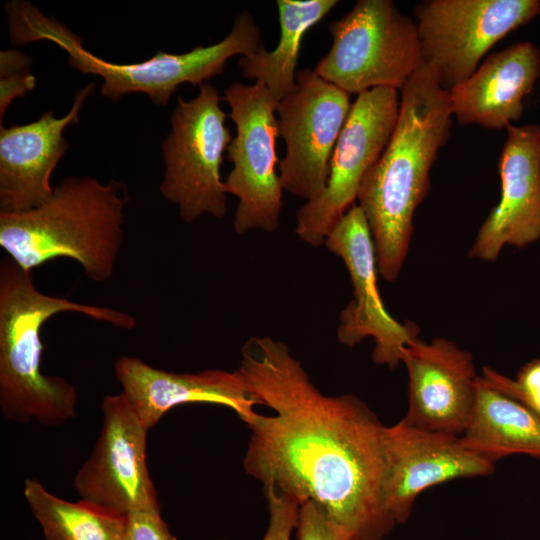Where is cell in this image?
<instances>
[{
	"instance_id": "cell-1",
	"label": "cell",
	"mask_w": 540,
	"mask_h": 540,
	"mask_svg": "<svg viewBox=\"0 0 540 540\" xmlns=\"http://www.w3.org/2000/svg\"><path fill=\"white\" fill-rule=\"evenodd\" d=\"M273 415L245 419V471L264 489L314 501L350 540H382L395 526L384 502L385 430L359 397L324 395L288 346L250 337L238 368Z\"/></svg>"
},
{
	"instance_id": "cell-2",
	"label": "cell",
	"mask_w": 540,
	"mask_h": 540,
	"mask_svg": "<svg viewBox=\"0 0 540 540\" xmlns=\"http://www.w3.org/2000/svg\"><path fill=\"white\" fill-rule=\"evenodd\" d=\"M449 91L427 62L400 89L396 126L381 156L364 177L358 206L374 242L378 273L395 281L407 258L415 211L427 196L431 168L452 125Z\"/></svg>"
},
{
	"instance_id": "cell-3",
	"label": "cell",
	"mask_w": 540,
	"mask_h": 540,
	"mask_svg": "<svg viewBox=\"0 0 540 540\" xmlns=\"http://www.w3.org/2000/svg\"><path fill=\"white\" fill-rule=\"evenodd\" d=\"M62 312L86 315L132 330L129 313L42 293L32 272L10 257L0 262V408L11 421L57 426L76 415L77 391L66 379L41 371L44 323Z\"/></svg>"
},
{
	"instance_id": "cell-4",
	"label": "cell",
	"mask_w": 540,
	"mask_h": 540,
	"mask_svg": "<svg viewBox=\"0 0 540 540\" xmlns=\"http://www.w3.org/2000/svg\"><path fill=\"white\" fill-rule=\"evenodd\" d=\"M129 201L117 180L67 177L40 206L0 212V246L27 271L57 258L80 264L87 278L108 280L123 243L124 208Z\"/></svg>"
},
{
	"instance_id": "cell-5",
	"label": "cell",
	"mask_w": 540,
	"mask_h": 540,
	"mask_svg": "<svg viewBox=\"0 0 540 540\" xmlns=\"http://www.w3.org/2000/svg\"><path fill=\"white\" fill-rule=\"evenodd\" d=\"M11 42L24 45L49 40L68 55V64L83 74L103 79L101 94L116 102L129 93H144L158 105H166L177 88L184 84L201 85L221 75L226 62L235 55L248 57L264 47L261 28L249 11L239 12L230 33L221 41L197 46L182 54L157 51L150 59L137 63H112L83 46L82 39L67 26L41 13L27 1L6 5Z\"/></svg>"
},
{
	"instance_id": "cell-6",
	"label": "cell",
	"mask_w": 540,
	"mask_h": 540,
	"mask_svg": "<svg viewBox=\"0 0 540 540\" xmlns=\"http://www.w3.org/2000/svg\"><path fill=\"white\" fill-rule=\"evenodd\" d=\"M329 31L331 48L314 71L349 95L400 91L424 61L416 22L391 0H358Z\"/></svg>"
},
{
	"instance_id": "cell-7",
	"label": "cell",
	"mask_w": 540,
	"mask_h": 540,
	"mask_svg": "<svg viewBox=\"0 0 540 540\" xmlns=\"http://www.w3.org/2000/svg\"><path fill=\"white\" fill-rule=\"evenodd\" d=\"M220 100L217 88L207 82L199 86L195 98L178 97L171 131L162 143L165 171L160 192L187 223L205 214L215 218L226 214L227 192L220 171L232 137Z\"/></svg>"
},
{
	"instance_id": "cell-8",
	"label": "cell",
	"mask_w": 540,
	"mask_h": 540,
	"mask_svg": "<svg viewBox=\"0 0 540 540\" xmlns=\"http://www.w3.org/2000/svg\"><path fill=\"white\" fill-rule=\"evenodd\" d=\"M223 100L236 127V136L226 150L233 167L224 181L227 194L238 198L234 230L240 235L254 230L275 232L283 192L277 174L278 101L264 86L240 82L225 89Z\"/></svg>"
},
{
	"instance_id": "cell-9",
	"label": "cell",
	"mask_w": 540,
	"mask_h": 540,
	"mask_svg": "<svg viewBox=\"0 0 540 540\" xmlns=\"http://www.w3.org/2000/svg\"><path fill=\"white\" fill-rule=\"evenodd\" d=\"M400 91L374 88L357 95L335 145L321 195L297 211L295 233L313 247L324 242L354 205L361 183L377 162L396 126Z\"/></svg>"
},
{
	"instance_id": "cell-10",
	"label": "cell",
	"mask_w": 540,
	"mask_h": 540,
	"mask_svg": "<svg viewBox=\"0 0 540 540\" xmlns=\"http://www.w3.org/2000/svg\"><path fill=\"white\" fill-rule=\"evenodd\" d=\"M539 14L538 0H426L414 9L423 60L448 91L498 41Z\"/></svg>"
},
{
	"instance_id": "cell-11",
	"label": "cell",
	"mask_w": 540,
	"mask_h": 540,
	"mask_svg": "<svg viewBox=\"0 0 540 540\" xmlns=\"http://www.w3.org/2000/svg\"><path fill=\"white\" fill-rule=\"evenodd\" d=\"M349 96L314 70L296 73L295 89L276 109L278 136L286 145L278 164L283 190L307 202L321 195L352 106Z\"/></svg>"
},
{
	"instance_id": "cell-12",
	"label": "cell",
	"mask_w": 540,
	"mask_h": 540,
	"mask_svg": "<svg viewBox=\"0 0 540 540\" xmlns=\"http://www.w3.org/2000/svg\"><path fill=\"white\" fill-rule=\"evenodd\" d=\"M103 422L73 486L80 499L128 515L159 510L158 494L146 461L149 428L118 393L101 403Z\"/></svg>"
},
{
	"instance_id": "cell-13",
	"label": "cell",
	"mask_w": 540,
	"mask_h": 540,
	"mask_svg": "<svg viewBox=\"0 0 540 540\" xmlns=\"http://www.w3.org/2000/svg\"><path fill=\"white\" fill-rule=\"evenodd\" d=\"M324 245L343 260L353 285V298L339 316V342L353 347L371 337L373 362L395 368L401 363L403 348L418 338L419 329L412 322H398L383 304L377 286L374 242L366 217L357 204L341 217Z\"/></svg>"
},
{
	"instance_id": "cell-14",
	"label": "cell",
	"mask_w": 540,
	"mask_h": 540,
	"mask_svg": "<svg viewBox=\"0 0 540 540\" xmlns=\"http://www.w3.org/2000/svg\"><path fill=\"white\" fill-rule=\"evenodd\" d=\"M385 506L396 524L408 520L419 494L438 484L488 476L495 462L461 436L432 431L401 419L385 430Z\"/></svg>"
},
{
	"instance_id": "cell-15",
	"label": "cell",
	"mask_w": 540,
	"mask_h": 540,
	"mask_svg": "<svg viewBox=\"0 0 540 540\" xmlns=\"http://www.w3.org/2000/svg\"><path fill=\"white\" fill-rule=\"evenodd\" d=\"M408 373V410L414 426L461 436L473 413L479 375L473 356L446 338L412 340L402 350Z\"/></svg>"
},
{
	"instance_id": "cell-16",
	"label": "cell",
	"mask_w": 540,
	"mask_h": 540,
	"mask_svg": "<svg viewBox=\"0 0 540 540\" xmlns=\"http://www.w3.org/2000/svg\"><path fill=\"white\" fill-rule=\"evenodd\" d=\"M498 161L501 194L469 250L473 259L494 262L506 246L527 247L540 239V125L506 128Z\"/></svg>"
},
{
	"instance_id": "cell-17",
	"label": "cell",
	"mask_w": 540,
	"mask_h": 540,
	"mask_svg": "<svg viewBox=\"0 0 540 540\" xmlns=\"http://www.w3.org/2000/svg\"><path fill=\"white\" fill-rule=\"evenodd\" d=\"M94 87L91 82L77 90L70 111L62 118L49 110L30 123L0 126L1 212L27 211L51 197V175L69 147L63 132L78 123L79 112Z\"/></svg>"
},
{
	"instance_id": "cell-18",
	"label": "cell",
	"mask_w": 540,
	"mask_h": 540,
	"mask_svg": "<svg viewBox=\"0 0 540 540\" xmlns=\"http://www.w3.org/2000/svg\"><path fill=\"white\" fill-rule=\"evenodd\" d=\"M120 394L150 429L171 409L186 403H212L232 409L242 421L259 404L239 372L209 369L175 373L157 369L139 358L121 356L114 365Z\"/></svg>"
},
{
	"instance_id": "cell-19",
	"label": "cell",
	"mask_w": 540,
	"mask_h": 540,
	"mask_svg": "<svg viewBox=\"0 0 540 540\" xmlns=\"http://www.w3.org/2000/svg\"><path fill=\"white\" fill-rule=\"evenodd\" d=\"M540 78V50L517 42L488 56L465 81L449 90L453 116L462 125L503 129L518 122L523 100Z\"/></svg>"
},
{
	"instance_id": "cell-20",
	"label": "cell",
	"mask_w": 540,
	"mask_h": 540,
	"mask_svg": "<svg viewBox=\"0 0 540 540\" xmlns=\"http://www.w3.org/2000/svg\"><path fill=\"white\" fill-rule=\"evenodd\" d=\"M463 441L493 462L514 454L540 460V416L479 377L477 399Z\"/></svg>"
},
{
	"instance_id": "cell-21",
	"label": "cell",
	"mask_w": 540,
	"mask_h": 540,
	"mask_svg": "<svg viewBox=\"0 0 540 540\" xmlns=\"http://www.w3.org/2000/svg\"><path fill=\"white\" fill-rule=\"evenodd\" d=\"M339 3L337 0H277L280 39L270 52L241 57L239 67L246 79L264 86L280 101L296 87V66L305 33Z\"/></svg>"
},
{
	"instance_id": "cell-22",
	"label": "cell",
	"mask_w": 540,
	"mask_h": 540,
	"mask_svg": "<svg viewBox=\"0 0 540 540\" xmlns=\"http://www.w3.org/2000/svg\"><path fill=\"white\" fill-rule=\"evenodd\" d=\"M23 494L46 540H125L127 515L65 500L34 478L25 480Z\"/></svg>"
},
{
	"instance_id": "cell-23",
	"label": "cell",
	"mask_w": 540,
	"mask_h": 540,
	"mask_svg": "<svg viewBox=\"0 0 540 540\" xmlns=\"http://www.w3.org/2000/svg\"><path fill=\"white\" fill-rule=\"evenodd\" d=\"M481 379L487 385L523 403L540 416V358L525 364L515 378L485 366Z\"/></svg>"
},
{
	"instance_id": "cell-24",
	"label": "cell",
	"mask_w": 540,
	"mask_h": 540,
	"mask_svg": "<svg viewBox=\"0 0 540 540\" xmlns=\"http://www.w3.org/2000/svg\"><path fill=\"white\" fill-rule=\"evenodd\" d=\"M269 511V523L262 540H290L297 527L300 505L291 497L271 488L264 489ZM225 540V539H217Z\"/></svg>"
},
{
	"instance_id": "cell-25",
	"label": "cell",
	"mask_w": 540,
	"mask_h": 540,
	"mask_svg": "<svg viewBox=\"0 0 540 540\" xmlns=\"http://www.w3.org/2000/svg\"><path fill=\"white\" fill-rule=\"evenodd\" d=\"M296 528L298 540H350L325 510L311 500L300 505Z\"/></svg>"
},
{
	"instance_id": "cell-26",
	"label": "cell",
	"mask_w": 540,
	"mask_h": 540,
	"mask_svg": "<svg viewBox=\"0 0 540 540\" xmlns=\"http://www.w3.org/2000/svg\"><path fill=\"white\" fill-rule=\"evenodd\" d=\"M125 540H178L159 510H141L127 515Z\"/></svg>"
},
{
	"instance_id": "cell-27",
	"label": "cell",
	"mask_w": 540,
	"mask_h": 540,
	"mask_svg": "<svg viewBox=\"0 0 540 540\" xmlns=\"http://www.w3.org/2000/svg\"><path fill=\"white\" fill-rule=\"evenodd\" d=\"M36 79L29 70L0 76V120L16 98L25 95L35 88Z\"/></svg>"
},
{
	"instance_id": "cell-28",
	"label": "cell",
	"mask_w": 540,
	"mask_h": 540,
	"mask_svg": "<svg viewBox=\"0 0 540 540\" xmlns=\"http://www.w3.org/2000/svg\"><path fill=\"white\" fill-rule=\"evenodd\" d=\"M31 59L22 51L5 50L0 53V76L29 70Z\"/></svg>"
}]
</instances>
